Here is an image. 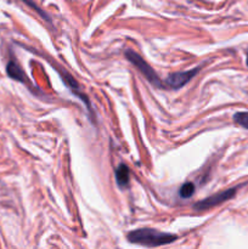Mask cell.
<instances>
[{
  "label": "cell",
  "instance_id": "6da1fadb",
  "mask_svg": "<svg viewBox=\"0 0 248 249\" xmlns=\"http://www.w3.org/2000/svg\"><path fill=\"white\" fill-rule=\"evenodd\" d=\"M126 238L129 242L134 245L153 248L173 243L177 240V236L173 233L160 232L155 229H138V230L130 231L126 235Z\"/></svg>",
  "mask_w": 248,
  "mask_h": 249
},
{
  "label": "cell",
  "instance_id": "7a4b0ae2",
  "mask_svg": "<svg viewBox=\"0 0 248 249\" xmlns=\"http://www.w3.org/2000/svg\"><path fill=\"white\" fill-rule=\"evenodd\" d=\"M125 57L126 60L130 61L133 63V66H135L139 71L141 72V74L156 88H164V84H163L162 80L159 79L158 74L156 73V71L139 55L138 53H135L134 50H126L125 51Z\"/></svg>",
  "mask_w": 248,
  "mask_h": 249
},
{
  "label": "cell",
  "instance_id": "3957f363",
  "mask_svg": "<svg viewBox=\"0 0 248 249\" xmlns=\"http://www.w3.org/2000/svg\"><path fill=\"white\" fill-rule=\"evenodd\" d=\"M201 67L192 68L190 71H184V72H175L168 75L164 80V88H169V89H180V88L185 87L190 80L194 77H196L197 73L199 72Z\"/></svg>",
  "mask_w": 248,
  "mask_h": 249
},
{
  "label": "cell",
  "instance_id": "277c9868",
  "mask_svg": "<svg viewBox=\"0 0 248 249\" xmlns=\"http://www.w3.org/2000/svg\"><path fill=\"white\" fill-rule=\"evenodd\" d=\"M236 194V189H229L225 191L218 192V194L213 195L211 197H207L203 201H199L197 203L194 204V208L196 211H207V209L212 208V207H215L218 204L224 203V202L229 201V199L232 198Z\"/></svg>",
  "mask_w": 248,
  "mask_h": 249
},
{
  "label": "cell",
  "instance_id": "5b68a950",
  "mask_svg": "<svg viewBox=\"0 0 248 249\" xmlns=\"http://www.w3.org/2000/svg\"><path fill=\"white\" fill-rule=\"evenodd\" d=\"M60 75H61V78H62V80H63V83H65L66 87H67L68 89L73 92V95H77V96L79 97L83 102H84V105L87 106L88 111H89V114L90 116H92L94 113H92V108H91V105H90L89 99H88L87 95L83 94L82 92V90H80L77 80H75L74 78H72V75L67 72H61Z\"/></svg>",
  "mask_w": 248,
  "mask_h": 249
},
{
  "label": "cell",
  "instance_id": "8992f818",
  "mask_svg": "<svg viewBox=\"0 0 248 249\" xmlns=\"http://www.w3.org/2000/svg\"><path fill=\"white\" fill-rule=\"evenodd\" d=\"M6 72H7V74H9L10 78L17 80V82L23 83L24 85H28V87H31V82H29L28 78L26 77L23 70H22V68L18 66V63L15 62L14 60L9 61V63H7V66H6Z\"/></svg>",
  "mask_w": 248,
  "mask_h": 249
},
{
  "label": "cell",
  "instance_id": "52a82bcc",
  "mask_svg": "<svg viewBox=\"0 0 248 249\" xmlns=\"http://www.w3.org/2000/svg\"><path fill=\"white\" fill-rule=\"evenodd\" d=\"M114 177H116L117 185L121 189H125V187L129 186V182H130V169L128 168V165L122 163L116 168Z\"/></svg>",
  "mask_w": 248,
  "mask_h": 249
},
{
  "label": "cell",
  "instance_id": "ba28073f",
  "mask_svg": "<svg viewBox=\"0 0 248 249\" xmlns=\"http://www.w3.org/2000/svg\"><path fill=\"white\" fill-rule=\"evenodd\" d=\"M195 192V185L192 182H185L181 187H180L179 195L181 198H190Z\"/></svg>",
  "mask_w": 248,
  "mask_h": 249
},
{
  "label": "cell",
  "instance_id": "9c48e42d",
  "mask_svg": "<svg viewBox=\"0 0 248 249\" xmlns=\"http://www.w3.org/2000/svg\"><path fill=\"white\" fill-rule=\"evenodd\" d=\"M233 121H235V123H237L238 125L248 129V112H237V113H235V116H233Z\"/></svg>",
  "mask_w": 248,
  "mask_h": 249
},
{
  "label": "cell",
  "instance_id": "30bf717a",
  "mask_svg": "<svg viewBox=\"0 0 248 249\" xmlns=\"http://www.w3.org/2000/svg\"><path fill=\"white\" fill-rule=\"evenodd\" d=\"M247 66H248V56H247Z\"/></svg>",
  "mask_w": 248,
  "mask_h": 249
}]
</instances>
